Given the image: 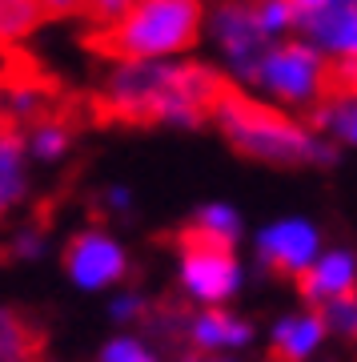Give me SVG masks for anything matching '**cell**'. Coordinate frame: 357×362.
I'll return each instance as SVG.
<instances>
[{
    "mask_svg": "<svg viewBox=\"0 0 357 362\" xmlns=\"http://www.w3.org/2000/svg\"><path fill=\"white\" fill-rule=\"evenodd\" d=\"M229 81L213 61L173 57V61H109L97 85V113L121 125H161V129H201Z\"/></svg>",
    "mask_w": 357,
    "mask_h": 362,
    "instance_id": "cell-1",
    "label": "cell"
},
{
    "mask_svg": "<svg viewBox=\"0 0 357 362\" xmlns=\"http://www.w3.org/2000/svg\"><path fill=\"white\" fill-rule=\"evenodd\" d=\"M209 125L225 137L233 153L249 157L257 165L273 169H333L341 153L321 137L305 117H294L285 109L257 101L241 89H225L213 105Z\"/></svg>",
    "mask_w": 357,
    "mask_h": 362,
    "instance_id": "cell-2",
    "label": "cell"
},
{
    "mask_svg": "<svg viewBox=\"0 0 357 362\" xmlns=\"http://www.w3.org/2000/svg\"><path fill=\"white\" fill-rule=\"evenodd\" d=\"M205 0H133L121 21L97 33L109 61H173L193 57L205 33Z\"/></svg>",
    "mask_w": 357,
    "mask_h": 362,
    "instance_id": "cell-3",
    "label": "cell"
},
{
    "mask_svg": "<svg viewBox=\"0 0 357 362\" xmlns=\"http://www.w3.org/2000/svg\"><path fill=\"white\" fill-rule=\"evenodd\" d=\"M329 89H333L329 61L309 40L285 37V40H273L265 49V57L257 61V73L245 93L273 105V109H285L294 117H309Z\"/></svg>",
    "mask_w": 357,
    "mask_h": 362,
    "instance_id": "cell-4",
    "label": "cell"
},
{
    "mask_svg": "<svg viewBox=\"0 0 357 362\" xmlns=\"http://www.w3.org/2000/svg\"><path fill=\"white\" fill-rule=\"evenodd\" d=\"M245 262L237 250L209 246L197 238H177V294L185 306H233L245 290Z\"/></svg>",
    "mask_w": 357,
    "mask_h": 362,
    "instance_id": "cell-5",
    "label": "cell"
},
{
    "mask_svg": "<svg viewBox=\"0 0 357 362\" xmlns=\"http://www.w3.org/2000/svg\"><path fill=\"white\" fill-rule=\"evenodd\" d=\"M201 40H209V49H213V69L241 93L249 89V81H253L257 61H261L265 49L273 45V40H265V33L257 28L253 8H249V4H237V0H217L213 8H205Z\"/></svg>",
    "mask_w": 357,
    "mask_h": 362,
    "instance_id": "cell-6",
    "label": "cell"
},
{
    "mask_svg": "<svg viewBox=\"0 0 357 362\" xmlns=\"http://www.w3.org/2000/svg\"><path fill=\"white\" fill-rule=\"evenodd\" d=\"M61 266L77 294H113V290L128 286V274H133L128 246L109 226H97V221L68 233L61 250Z\"/></svg>",
    "mask_w": 357,
    "mask_h": 362,
    "instance_id": "cell-7",
    "label": "cell"
},
{
    "mask_svg": "<svg viewBox=\"0 0 357 362\" xmlns=\"http://www.w3.org/2000/svg\"><path fill=\"white\" fill-rule=\"evenodd\" d=\"M325 246H329V242H325V230H321L313 218H305V214L269 218L265 226L253 233L257 266L269 270V274H277V278H289V282H297Z\"/></svg>",
    "mask_w": 357,
    "mask_h": 362,
    "instance_id": "cell-8",
    "label": "cell"
},
{
    "mask_svg": "<svg viewBox=\"0 0 357 362\" xmlns=\"http://www.w3.org/2000/svg\"><path fill=\"white\" fill-rule=\"evenodd\" d=\"M253 342L257 326L229 306H205V310L181 306L177 354H249Z\"/></svg>",
    "mask_w": 357,
    "mask_h": 362,
    "instance_id": "cell-9",
    "label": "cell"
},
{
    "mask_svg": "<svg viewBox=\"0 0 357 362\" xmlns=\"http://www.w3.org/2000/svg\"><path fill=\"white\" fill-rule=\"evenodd\" d=\"M297 37L333 65V85H357V0H329L305 25H297Z\"/></svg>",
    "mask_w": 357,
    "mask_h": 362,
    "instance_id": "cell-10",
    "label": "cell"
},
{
    "mask_svg": "<svg viewBox=\"0 0 357 362\" xmlns=\"http://www.w3.org/2000/svg\"><path fill=\"white\" fill-rule=\"evenodd\" d=\"M265 342H269V362H317L325 342H329V330H325L321 310L297 306V310H285L273 318Z\"/></svg>",
    "mask_w": 357,
    "mask_h": 362,
    "instance_id": "cell-11",
    "label": "cell"
},
{
    "mask_svg": "<svg viewBox=\"0 0 357 362\" xmlns=\"http://www.w3.org/2000/svg\"><path fill=\"white\" fill-rule=\"evenodd\" d=\"M353 290H357V250L353 246H325L313 258V266L297 278L301 306H313V310L353 294Z\"/></svg>",
    "mask_w": 357,
    "mask_h": 362,
    "instance_id": "cell-12",
    "label": "cell"
},
{
    "mask_svg": "<svg viewBox=\"0 0 357 362\" xmlns=\"http://www.w3.org/2000/svg\"><path fill=\"white\" fill-rule=\"evenodd\" d=\"M28 197H32V161L25 153V137L20 129L4 125L0 129V226H8L28 206Z\"/></svg>",
    "mask_w": 357,
    "mask_h": 362,
    "instance_id": "cell-13",
    "label": "cell"
},
{
    "mask_svg": "<svg viewBox=\"0 0 357 362\" xmlns=\"http://www.w3.org/2000/svg\"><path fill=\"white\" fill-rule=\"evenodd\" d=\"M305 121L337 149V153L357 149V85H333Z\"/></svg>",
    "mask_w": 357,
    "mask_h": 362,
    "instance_id": "cell-14",
    "label": "cell"
},
{
    "mask_svg": "<svg viewBox=\"0 0 357 362\" xmlns=\"http://www.w3.org/2000/svg\"><path fill=\"white\" fill-rule=\"evenodd\" d=\"M185 238H197V242H209V246H225L237 250L245 242V214L233 202H201V206L189 214L185 221Z\"/></svg>",
    "mask_w": 357,
    "mask_h": 362,
    "instance_id": "cell-15",
    "label": "cell"
},
{
    "mask_svg": "<svg viewBox=\"0 0 357 362\" xmlns=\"http://www.w3.org/2000/svg\"><path fill=\"white\" fill-rule=\"evenodd\" d=\"M20 137H25V153H28L32 165H61V161H68L73 145H77L73 121L61 117V113H44L40 121L25 125Z\"/></svg>",
    "mask_w": 357,
    "mask_h": 362,
    "instance_id": "cell-16",
    "label": "cell"
},
{
    "mask_svg": "<svg viewBox=\"0 0 357 362\" xmlns=\"http://www.w3.org/2000/svg\"><path fill=\"white\" fill-rule=\"evenodd\" d=\"M44 113H52V97L37 81H16V85L0 89V117H4V125L25 129V125L40 121Z\"/></svg>",
    "mask_w": 357,
    "mask_h": 362,
    "instance_id": "cell-17",
    "label": "cell"
},
{
    "mask_svg": "<svg viewBox=\"0 0 357 362\" xmlns=\"http://www.w3.org/2000/svg\"><path fill=\"white\" fill-rule=\"evenodd\" d=\"M0 362H40L37 326L13 306H0Z\"/></svg>",
    "mask_w": 357,
    "mask_h": 362,
    "instance_id": "cell-18",
    "label": "cell"
},
{
    "mask_svg": "<svg viewBox=\"0 0 357 362\" xmlns=\"http://www.w3.org/2000/svg\"><path fill=\"white\" fill-rule=\"evenodd\" d=\"M97 362H173V358L157 342H149L140 330H113L104 338Z\"/></svg>",
    "mask_w": 357,
    "mask_h": 362,
    "instance_id": "cell-19",
    "label": "cell"
},
{
    "mask_svg": "<svg viewBox=\"0 0 357 362\" xmlns=\"http://www.w3.org/2000/svg\"><path fill=\"white\" fill-rule=\"evenodd\" d=\"M153 298L137 290V286H121L109 294V322L116 330H140V326L149 322V314H153Z\"/></svg>",
    "mask_w": 357,
    "mask_h": 362,
    "instance_id": "cell-20",
    "label": "cell"
},
{
    "mask_svg": "<svg viewBox=\"0 0 357 362\" xmlns=\"http://www.w3.org/2000/svg\"><path fill=\"white\" fill-rule=\"evenodd\" d=\"M40 25H44V13L32 0H0V45H20Z\"/></svg>",
    "mask_w": 357,
    "mask_h": 362,
    "instance_id": "cell-21",
    "label": "cell"
},
{
    "mask_svg": "<svg viewBox=\"0 0 357 362\" xmlns=\"http://www.w3.org/2000/svg\"><path fill=\"white\" fill-rule=\"evenodd\" d=\"M52 250V238L40 221H20L8 238H4V254L20 266H32V262H44Z\"/></svg>",
    "mask_w": 357,
    "mask_h": 362,
    "instance_id": "cell-22",
    "label": "cell"
},
{
    "mask_svg": "<svg viewBox=\"0 0 357 362\" xmlns=\"http://www.w3.org/2000/svg\"><path fill=\"white\" fill-rule=\"evenodd\" d=\"M249 8H253V21H257V28L265 33V40H285V37L297 33L289 0H257V4H249Z\"/></svg>",
    "mask_w": 357,
    "mask_h": 362,
    "instance_id": "cell-23",
    "label": "cell"
},
{
    "mask_svg": "<svg viewBox=\"0 0 357 362\" xmlns=\"http://www.w3.org/2000/svg\"><path fill=\"white\" fill-rule=\"evenodd\" d=\"M321 318H325L329 338H337V342H357V290L337 298V302H329V306H321Z\"/></svg>",
    "mask_w": 357,
    "mask_h": 362,
    "instance_id": "cell-24",
    "label": "cell"
},
{
    "mask_svg": "<svg viewBox=\"0 0 357 362\" xmlns=\"http://www.w3.org/2000/svg\"><path fill=\"white\" fill-rule=\"evenodd\" d=\"M97 206H101L104 218H128L133 206H137V194L128 189L125 181H109L101 194H97Z\"/></svg>",
    "mask_w": 357,
    "mask_h": 362,
    "instance_id": "cell-25",
    "label": "cell"
},
{
    "mask_svg": "<svg viewBox=\"0 0 357 362\" xmlns=\"http://www.w3.org/2000/svg\"><path fill=\"white\" fill-rule=\"evenodd\" d=\"M128 4H133V0H89V4H85V16H89L92 28L101 33V28H109L113 21H121V16H125Z\"/></svg>",
    "mask_w": 357,
    "mask_h": 362,
    "instance_id": "cell-26",
    "label": "cell"
},
{
    "mask_svg": "<svg viewBox=\"0 0 357 362\" xmlns=\"http://www.w3.org/2000/svg\"><path fill=\"white\" fill-rule=\"evenodd\" d=\"M40 13H44V21L49 16H77V13H85V4L89 0H32Z\"/></svg>",
    "mask_w": 357,
    "mask_h": 362,
    "instance_id": "cell-27",
    "label": "cell"
},
{
    "mask_svg": "<svg viewBox=\"0 0 357 362\" xmlns=\"http://www.w3.org/2000/svg\"><path fill=\"white\" fill-rule=\"evenodd\" d=\"M325 4H329V0H289V8H294V21H297V25H305L309 16L321 13ZM294 37H297V33H294Z\"/></svg>",
    "mask_w": 357,
    "mask_h": 362,
    "instance_id": "cell-28",
    "label": "cell"
},
{
    "mask_svg": "<svg viewBox=\"0 0 357 362\" xmlns=\"http://www.w3.org/2000/svg\"><path fill=\"white\" fill-rule=\"evenodd\" d=\"M173 362H253L245 354H177Z\"/></svg>",
    "mask_w": 357,
    "mask_h": 362,
    "instance_id": "cell-29",
    "label": "cell"
},
{
    "mask_svg": "<svg viewBox=\"0 0 357 362\" xmlns=\"http://www.w3.org/2000/svg\"><path fill=\"white\" fill-rule=\"evenodd\" d=\"M237 4H257V0H237Z\"/></svg>",
    "mask_w": 357,
    "mask_h": 362,
    "instance_id": "cell-30",
    "label": "cell"
},
{
    "mask_svg": "<svg viewBox=\"0 0 357 362\" xmlns=\"http://www.w3.org/2000/svg\"><path fill=\"white\" fill-rule=\"evenodd\" d=\"M0 129H4V117H0Z\"/></svg>",
    "mask_w": 357,
    "mask_h": 362,
    "instance_id": "cell-31",
    "label": "cell"
}]
</instances>
